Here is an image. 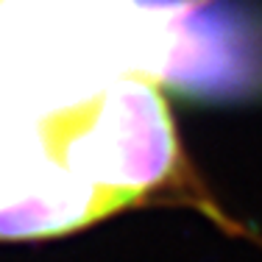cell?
Returning a JSON list of instances; mask_svg holds the SVG:
<instances>
[{"label": "cell", "mask_w": 262, "mask_h": 262, "mask_svg": "<svg viewBox=\"0 0 262 262\" xmlns=\"http://www.w3.org/2000/svg\"><path fill=\"white\" fill-rule=\"evenodd\" d=\"M137 0H0V81L53 115L137 73Z\"/></svg>", "instance_id": "1"}, {"label": "cell", "mask_w": 262, "mask_h": 262, "mask_svg": "<svg viewBox=\"0 0 262 262\" xmlns=\"http://www.w3.org/2000/svg\"><path fill=\"white\" fill-rule=\"evenodd\" d=\"M137 3V73L204 98L262 90V20L243 0Z\"/></svg>", "instance_id": "3"}, {"label": "cell", "mask_w": 262, "mask_h": 262, "mask_svg": "<svg viewBox=\"0 0 262 262\" xmlns=\"http://www.w3.org/2000/svg\"><path fill=\"white\" fill-rule=\"evenodd\" d=\"M48 134L59 159L115 207L159 184L176 162L165 101L137 76H120L90 101L48 115Z\"/></svg>", "instance_id": "2"}]
</instances>
